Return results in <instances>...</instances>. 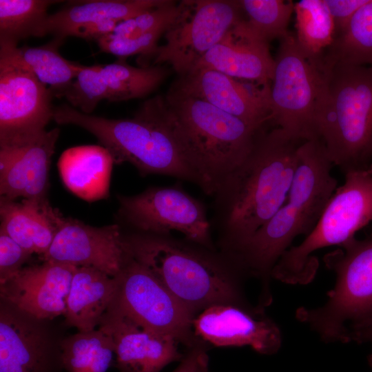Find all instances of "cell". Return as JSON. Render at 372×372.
Returning <instances> with one entry per match:
<instances>
[{
	"mask_svg": "<svg viewBox=\"0 0 372 372\" xmlns=\"http://www.w3.org/2000/svg\"><path fill=\"white\" fill-rule=\"evenodd\" d=\"M165 0H95L74 2L49 14L39 37L53 34L64 39L74 28L87 23L113 19L123 21L156 8Z\"/></svg>",
	"mask_w": 372,
	"mask_h": 372,
	"instance_id": "cb8c5ba5",
	"label": "cell"
},
{
	"mask_svg": "<svg viewBox=\"0 0 372 372\" xmlns=\"http://www.w3.org/2000/svg\"><path fill=\"white\" fill-rule=\"evenodd\" d=\"M174 83L255 127L264 128L270 124L269 85L258 89L207 68H195Z\"/></svg>",
	"mask_w": 372,
	"mask_h": 372,
	"instance_id": "d6986e66",
	"label": "cell"
},
{
	"mask_svg": "<svg viewBox=\"0 0 372 372\" xmlns=\"http://www.w3.org/2000/svg\"><path fill=\"white\" fill-rule=\"evenodd\" d=\"M76 267L50 261L23 267L0 285V296L38 319L65 316L67 298Z\"/></svg>",
	"mask_w": 372,
	"mask_h": 372,
	"instance_id": "ac0fdd59",
	"label": "cell"
},
{
	"mask_svg": "<svg viewBox=\"0 0 372 372\" xmlns=\"http://www.w3.org/2000/svg\"><path fill=\"white\" fill-rule=\"evenodd\" d=\"M269 91L270 124L302 140L320 139L318 118L324 79L289 32L280 39Z\"/></svg>",
	"mask_w": 372,
	"mask_h": 372,
	"instance_id": "9c48e42d",
	"label": "cell"
},
{
	"mask_svg": "<svg viewBox=\"0 0 372 372\" xmlns=\"http://www.w3.org/2000/svg\"><path fill=\"white\" fill-rule=\"evenodd\" d=\"M130 255L118 225L93 227L62 216L43 261L92 267L117 277Z\"/></svg>",
	"mask_w": 372,
	"mask_h": 372,
	"instance_id": "9a60e30c",
	"label": "cell"
},
{
	"mask_svg": "<svg viewBox=\"0 0 372 372\" xmlns=\"http://www.w3.org/2000/svg\"><path fill=\"white\" fill-rule=\"evenodd\" d=\"M207 365L208 357L206 352L202 347L198 345L191 349L172 372H200Z\"/></svg>",
	"mask_w": 372,
	"mask_h": 372,
	"instance_id": "f35d334b",
	"label": "cell"
},
{
	"mask_svg": "<svg viewBox=\"0 0 372 372\" xmlns=\"http://www.w3.org/2000/svg\"><path fill=\"white\" fill-rule=\"evenodd\" d=\"M113 164L105 147L84 145L63 153L59 168L68 189L81 197L92 200L106 194Z\"/></svg>",
	"mask_w": 372,
	"mask_h": 372,
	"instance_id": "d4e9b609",
	"label": "cell"
},
{
	"mask_svg": "<svg viewBox=\"0 0 372 372\" xmlns=\"http://www.w3.org/2000/svg\"><path fill=\"white\" fill-rule=\"evenodd\" d=\"M324 1L333 21L335 38L345 30L353 14L369 0Z\"/></svg>",
	"mask_w": 372,
	"mask_h": 372,
	"instance_id": "8d00e7d4",
	"label": "cell"
},
{
	"mask_svg": "<svg viewBox=\"0 0 372 372\" xmlns=\"http://www.w3.org/2000/svg\"><path fill=\"white\" fill-rule=\"evenodd\" d=\"M324 258L335 274L326 302L316 308L300 307L296 318L325 342H348L351 331L372 320V236L355 237Z\"/></svg>",
	"mask_w": 372,
	"mask_h": 372,
	"instance_id": "52a82bcc",
	"label": "cell"
},
{
	"mask_svg": "<svg viewBox=\"0 0 372 372\" xmlns=\"http://www.w3.org/2000/svg\"><path fill=\"white\" fill-rule=\"evenodd\" d=\"M349 339L358 343L369 342L372 345V320L353 329Z\"/></svg>",
	"mask_w": 372,
	"mask_h": 372,
	"instance_id": "ab89813d",
	"label": "cell"
},
{
	"mask_svg": "<svg viewBox=\"0 0 372 372\" xmlns=\"http://www.w3.org/2000/svg\"><path fill=\"white\" fill-rule=\"evenodd\" d=\"M247 15L245 23L259 40L268 43L286 37L294 3L283 0H239Z\"/></svg>",
	"mask_w": 372,
	"mask_h": 372,
	"instance_id": "1f68e13d",
	"label": "cell"
},
{
	"mask_svg": "<svg viewBox=\"0 0 372 372\" xmlns=\"http://www.w3.org/2000/svg\"><path fill=\"white\" fill-rule=\"evenodd\" d=\"M274 67L269 44L250 32L244 19L231 28L195 68L212 69L236 79L266 86L272 81Z\"/></svg>",
	"mask_w": 372,
	"mask_h": 372,
	"instance_id": "44dd1931",
	"label": "cell"
},
{
	"mask_svg": "<svg viewBox=\"0 0 372 372\" xmlns=\"http://www.w3.org/2000/svg\"><path fill=\"white\" fill-rule=\"evenodd\" d=\"M318 61L324 65H372V0L356 11Z\"/></svg>",
	"mask_w": 372,
	"mask_h": 372,
	"instance_id": "484cf974",
	"label": "cell"
},
{
	"mask_svg": "<svg viewBox=\"0 0 372 372\" xmlns=\"http://www.w3.org/2000/svg\"><path fill=\"white\" fill-rule=\"evenodd\" d=\"M333 166L321 139L300 145L285 202L245 244L229 254L238 268L268 281L293 240L313 230L338 188Z\"/></svg>",
	"mask_w": 372,
	"mask_h": 372,
	"instance_id": "3957f363",
	"label": "cell"
},
{
	"mask_svg": "<svg viewBox=\"0 0 372 372\" xmlns=\"http://www.w3.org/2000/svg\"><path fill=\"white\" fill-rule=\"evenodd\" d=\"M160 96L145 101L133 118L110 119L84 114L66 104L53 111L59 124L74 125L92 134L114 163L127 162L141 175L162 174L198 185L160 110Z\"/></svg>",
	"mask_w": 372,
	"mask_h": 372,
	"instance_id": "277c9868",
	"label": "cell"
},
{
	"mask_svg": "<svg viewBox=\"0 0 372 372\" xmlns=\"http://www.w3.org/2000/svg\"><path fill=\"white\" fill-rule=\"evenodd\" d=\"M52 321L1 299L0 372H61L65 336L59 335Z\"/></svg>",
	"mask_w": 372,
	"mask_h": 372,
	"instance_id": "5bb4252c",
	"label": "cell"
},
{
	"mask_svg": "<svg viewBox=\"0 0 372 372\" xmlns=\"http://www.w3.org/2000/svg\"><path fill=\"white\" fill-rule=\"evenodd\" d=\"M182 1L165 0L161 5L134 17L119 22L110 34L118 37H134L158 30H167L180 14Z\"/></svg>",
	"mask_w": 372,
	"mask_h": 372,
	"instance_id": "836d02e7",
	"label": "cell"
},
{
	"mask_svg": "<svg viewBox=\"0 0 372 372\" xmlns=\"http://www.w3.org/2000/svg\"><path fill=\"white\" fill-rule=\"evenodd\" d=\"M182 4L180 14L164 34L165 43L145 56L154 65L169 64L179 76L192 71L245 19L239 0H185Z\"/></svg>",
	"mask_w": 372,
	"mask_h": 372,
	"instance_id": "30bf717a",
	"label": "cell"
},
{
	"mask_svg": "<svg viewBox=\"0 0 372 372\" xmlns=\"http://www.w3.org/2000/svg\"><path fill=\"white\" fill-rule=\"evenodd\" d=\"M60 2L52 0H0V43L17 45L30 37H39L48 10Z\"/></svg>",
	"mask_w": 372,
	"mask_h": 372,
	"instance_id": "4dcf8cb0",
	"label": "cell"
},
{
	"mask_svg": "<svg viewBox=\"0 0 372 372\" xmlns=\"http://www.w3.org/2000/svg\"><path fill=\"white\" fill-rule=\"evenodd\" d=\"M200 372H208V366L204 367Z\"/></svg>",
	"mask_w": 372,
	"mask_h": 372,
	"instance_id": "b9f144b4",
	"label": "cell"
},
{
	"mask_svg": "<svg viewBox=\"0 0 372 372\" xmlns=\"http://www.w3.org/2000/svg\"><path fill=\"white\" fill-rule=\"evenodd\" d=\"M113 302L142 326L171 336L191 349L196 343L194 314L180 303L156 277L131 256L117 276Z\"/></svg>",
	"mask_w": 372,
	"mask_h": 372,
	"instance_id": "7c38bea8",
	"label": "cell"
},
{
	"mask_svg": "<svg viewBox=\"0 0 372 372\" xmlns=\"http://www.w3.org/2000/svg\"><path fill=\"white\" fill-rule=\"evenodd\" d=\"M0 216L1 231L30 254L42 257L53 241L62 214L47 198L19 203L1 197Z\"/></svg>",
	"mask_w": 372,
	"mask_h": 372,
	"instance_id": "7402d4cb",
	"label": "cell"
},
{
	"mask_svg": "<svg viewBox=\"0 0 372 372\" xmlns=\"http://www.w3.org/2000/svg\"><path fill=\"white\" fill-rule=\"evenodd\" d=\"M368 362L372 371V353L369 356Z\"/></svg>",
	"mask_w": 372,
	"mask_h": 372,
	"instance_id": "60d3db41",
	"label": "cell"
},
{
	"mask_svg": "<svg viewBox=\"0 0 372 372\" xmlns=\"http://www.w3.org/2000/svg\"><path fill=\"white\" fill-rule=\"evenodd\" d=\"M99 329L112 338L114 366L119 372H161L167 364L183 358L176 339L145 328L114 302Z\"/></svg>",
	"mask_w": 372,
	"mask_h": 372,
	"instance_id": "2e32d148",
	"label": "cell"
},
{
	"mask_svg": "<svg viewBox=\"0 0 372 372\" xmlns=\"http://www.w3.org/2000/svg\"><path fill=\"white\" fill-rule=\"evenodd\" d=\"M32 254L0 231V285L20 271Z\"/></svg>",
	"mask_w": 372,
	"mask_h": 372,
	"instance_id": "d590c367",
	"label": "cell"
},
{
	"mask_svg": "<svg viewBox=\"0 0 372 372\" xmlns=\"http://www.w3.org/2000/svg\"><path fill=\"white\" fill-rule=\"evenodd\" d=\"M162 117L183 156L214 196L227 178L245 160L258 134L255 127L184 91L174 83L160 96Z\"/></svg>",
	"mask_w": 372,
	"mask_h": 372,
	"instance_id": "7a4b0ae2",
	"label": "cell"
},
{
	"mask_svg": "<svg viewBox=\"0 0 372 372\" xmlns=\"http://www.w3.org/2000/svg\"><path fill=\"white\" fill-rule=\"evenodd\" d=\"M118 278L92 267H76L67 298L64 324L87 332L96 329L115 299Z\"/></svg>",
	"mask_w": 372,
	"mask_h": 372,
	"instance_id": "603a6c76",
	"label": "cell"
},
{
	"mask_svg": "<svg viewBox=\"0 0 372 372\" xmlns=\"http://www.w3.org/2000/svg\"><path fill=\"white\" fill-rule=\"evenodd\" d=\"M64 39L54 37L41 46L17 48L23 61L45 85L53 96H63L76 78L82 65L63 58L59 52Z\"/></svg>",
	"mask_w": 372,
	"mask_h": 372,
	"instance_id": "4316f807",
	"label": "cell"
},
{
	"mask_svg": "<svg viewBox=\"0 0 372 372\" xmlns=\"http://www.w3.org/2000/svg\"><path fill=\"white\" fill-rule=\"evenodd\" d=\"M17 48L0 43V147L34 138L53 116L52 94L23 61Z\"/></svg>",
	"mask_w": 372,
	"mask_h": 372,
	"instance_id": "8fae6325",
	"label": "cell"
},
{
	"mask_svg": "<svg viewBox=\"0 0 372 372\" xmlns=\"http://www.w3.org/2000/svg\"><path fill=\"white\" fill-rule=\"evenodd\" d=\"M303 142L279 127L265 128L214 196L216 225L228 254L245 244L284 204Z\"/></svg>",
	"mask_w": 372,
	"mask_h": 372,
	"instance_id": "6da1fadb",
	"label": "cell"
},
{
	"mask_svg": "<svg viewBox=\"0 0 372 372\" xmlns=\"http://www.w3.org/2000/svg\"><path fill=\"white\" fill-rule=\"evenodd\" d=\"M344 174V183L335 191L313 230L282 255L272 278L288 284L308 283L318 267L313 253L341 246L372 220V163Z\"/></svg>",
	"mask_w": 372,
	"mask_h": 372,
	"instance_id": "ba28073f",
	"label": "cell"
},
{
	"mask_svg": "<svg viewBox=\"0 0 372 372\" xmlns=\"http://www.w3.org/2000/svg\"><path fill=\"white\" fill-rule=\"evenodd\" d=\"M196 336L216 347L249 346L257 352L271 355L282 344L277 324L258 309L251 311L239 304L211 306L193 322Z\"/></svg>",
	"mask_w": 372,
	"mask_h": 372,
	"instance_id": "e0dca14e",
	"label": "cell"
},
{
	"mask_svg": "<svg viewBox=\"0 0 372 372\" xmlns=\"http://www.w3.org/2000/svg\"><path fill=\"white\" fill-rule=\"evenodd\" d=\"M166 30H158L134 37H118L107 34L96 42L101 52L125 58L134 54L145 56L158 45V41Z\"/></svg>",
	"mask_w": 372,
	"mask_h": 372,
	"instance_id": "e575fe53",
	"label": "cell"
},
{
	"mask_svg": "<svg viewBox=\"0 0 372 372\" xmlns=\"http://www.w3.org/2000/svg\"><path fill=\"white\" fill-rule=\"evenodd\" d=\"M296 43L309 60L320 57L333 43L334 23L324 0H301L294 3Z\"/></svg>",
	"mask_w": 372,
	"mask_h": 372,
	"instance_id": "f546056e",
	"label": "cell"
},
{
	"mask_svg": "<svg viewBox=\"0 0 372 372\" xmlns=\"http://www.w3.org/2000/svg\"><path fill=\"white\" fill-rule=\"evenodd\" d=\"M124 239L130 255L194 315L216 304H239L231 270L215 257L171 234L136 232Z\"/></svg>",
	"mask_w": 372,
	"mask_h": 372,
	"instance_id": "5b68a950",
	"label": "cell"
},
{
	"mask_svg": "<svg viewBox=\"0 0 372 372\" xmlns=\"http://www.w3.org/2000/svg\"><path fill=\"white\" fill-rule=\"evenodd\" d=\"M63 96L72 107L86 114H90L101 101L107 100L108 89L101 72V65H83Z\"/></svg>",
	"mask_w": 372,
	"mask_h": 372,
	"instance_id": "d6a6232c",
	"label": "cell"
},
{
	"mask_svg": "<svg viewBox=\"0 0 372 372\" xmlns=\"http://www.w3.org/2000/svg\"><path fill=\"white\" fill-rule=\"evenodd\" d=\"M114 344L100 329L65 336L61 342L63 370L66 372H107L112 364Z\"/></svg>",
	"mask_w": 372,
	"mask_h": 372,
	"instance_id": "83f0119b",
	"label": "cell"
},
{
	"mask_svg": "<svg viewBox=\"0 0 372 372\" xmlns=\"http://www.w3.org/2000/svg\"><path fill=\"white\" fill-rule=\"evenodd\" d=\"M59 129L54 128L17 146L0 147V194L10 200L43 199Z\"/></svg>",
	"mask_w": 372,
	"mask_h": 372,
	"instance_id": "ffe728a7",
	"label": "cell"
},
{
	"mask_svg": "<svg viewBox=\"0 0 372 372\" xmlns=\"http://www.w3.org/2000/svg\"><path fill=\"white\" fill-rule=\"evenodd\" d=\"M119 22L121 21L107 19L87 23L74 28L70 32L68 37H76L97 41L100 38L112 34Z\"/></svg>",
	"mask_w": 372,
	"mask_h": 372,
	"instance_id": "74e56055",
	"label": "cell"
},
{
	"mask_svg": "<svg viewBox=\"0 0 372 372\" xmlns=\"http://www.w3.org/2000/svg\"><path fill=\"white\" fill-rule=\"evenodd\" d=\"M120 216L138 233H181L189 241L213 249L211 223L204 204L178 187H153L134 196H118Z\"/></svg>",
	"mask_w": 372,
	"mask_h": 372,
	"instance_id": "4fadbf2b",
	"label": "cell"
},
{
	"mask_svg": "<svg viewBox=\"0 0 372 372\" xmlns=\"http://www.w3.org/2000/svg\"><path fill=\"white\" fill-rule=\"evenodd\" d=\"M101 72L108 89L109 101L142 98L152 93L166 79L168 71L161 65L134 67L124 58L101 65Z\"/></svg>",
	"mask_w": 372,
	"mask_h": 372,
	"instance_id": "f1b7e54d",
	"label": "cell"
},
{
	"mask_svg": "<svg viewBox=\"0 0 372 372\" xmlns=\"http://www.w3.org/2000/svg\"><path fill=\"white\" fill-rule=\"evenodd\" d=\"M318 66L324 82L320 139L344 173L366 167L372 163V65Z\"/></svg>",
	"mask_w": 372,
	"mask_h": 372,
	"instance_id": "8992f818",
	"label": "cell"
}]
</instances>
